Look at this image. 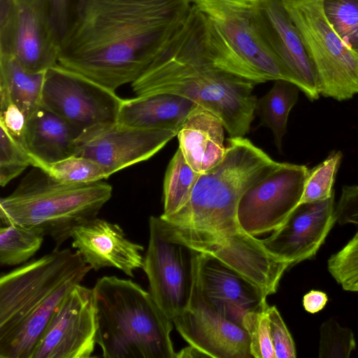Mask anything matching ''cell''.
Masks as SVG:
<instances>
[{"label": "cell", "mask_w": 358, "mask_h": 358, "mask_svg": "<svg viewBox=\"0 0 358 358\" xmlns=\"http://www.w3.org/2000/svg\"><path fill=\"white\" fill-rule=\"evenodd\" d=\"M191 7L190 0H79L58 64L115 92L144 73Z\"/></svg>", "instance_id": "6da1fadb"}, {"label": "cell", "mask_w": 358, "mask_h": 358, "mask_svg": "<svg viewBox=\"0 0 358 358\" xmlns=\"http://www.w3.org/2000/svg\"><path fill=\"white\" fill-rule=\"evenodd\" d=\"M256 85L217 59L206 19L192 3L181 27L131 87L137 96L169 93L190 99L218 116L229 137H244L255 117Z\"/></svg>", "instance_id": "7a4b0ae2"}, {"label": "cell", "mask_w": 358, "mask_h": 358, "mask_svg": "<svg viewBox=\"0 0 358 358\" xmlns=\"http://www.w3.org/2000/svg\"><path fill=\"white\" fill-rule=\"evenodd\" d=\"M96 343L104 358H176L173 322L135 282L115 275L93 287Z\"/></svg>", "instance_id": "3957f363"}, {"label": "cell", "mask_w": 358, "mask_h": 358, "mask_svg": "<svg viewBox=\"0 0 358 358\" xmlns=\"http://www.w3.org/2000/svg\"><path fill=\"white\" fill-rule=\"evenodd\" d=\"M112 191L102 180L64 182L34 166L10 194L1 199V222L41 229L59 250L78 226L96 217Z\"/></svg>", "instance_id": "277c9868"}, {"label": "cell", "mask_w": 358, "mask_h": 358, "mask_svg": "<svg viewBox=\"0 0 358 358\" xmlns=\"http://www.w3.org/2000/svg\"><path fill=\"white\" fill-rule=\"evenodd\" d=\"M190 1L206 19L208 42L220 62L248 75L259 84L285 80L298 86L258 29V0Z\"/></svg>", "instance_id": "5b68a950"}, {"label": "cell", "mask_w": 358, "mask_h": 358, "mask_svg": "<svg viewBox=\"0 0 358 358\" xmlns=\"http://www.w3.org/2000/svg\"><path fill=\"white\" fill-rule=\"evenodd\" d=\"M92 268L78 251L53 250L0 277V338L71 280L82 282Z\"/></svg>", "instance_id": "8992f818"}, {"label": "cell", "mask_w": 358, "mask_h": 358, "mask_svg": "<svg viewBox=\"0 0 358 358\" xmlns=\"http://www.w3.org/2000/svg\"><path fill=\"white\" fill-rule=\"evenodd\" d=\"M314 65L320 95L345 101L358 94V53L327 21L322 0H282Z\"/></svg>", "instance_id": "52a82bcc"}, {"label": "cell", "mask_w": 358, "mask_h": 358, "mask_svg": "<svg viewBox=\"0 0 358 358\" xmlns=\"http://www.w3.org/2000/svg\"><path fill=\"white\" fill-rule=\"evenodd\" d=\"M59 47L50 0H12L0 7V54L29 72L45 73L58 64Z\"/></svg>", "instance_id": "ba28073f"}, {"label": "cell", "mask_w": 358, "mask_h": 358, "mask_svg": "<svg viewBox=\"0 0 358 358\" xmlns=\"http://www.w3.org/2000/svg\"><path fill=\"white\" fill-rule=\"evenodd\" d=\"M148 226L142 268L148 280V292L173 322L190 306L196 252L171 240L162 229L159 217L150 216Z\"/></svg>", "instance_id": "9c48e42d"}, {"label": "cell", "mask_w": 358, "mask_h": 358, "mask_svg": "<svg viewBox=\"0 0 358 358\" xmlns=\"http://www.w3.org/2000/svg\"><path fill=\"white\" fill-rule=\"evenodd\" d=\"M122 99L60 64L45 73L41 103L79 134L95 124L117 120Z\"/></svg>", "instance_id": "30bf717a"}, {"label": "cell", "mask_w": 358, "mask_h": 358, "mask_svg": "<svg viewBox=\"0 0 358 358\" xmlns=\"http://www.w3.org/2000/svg\"><path fill=\"white\" fill-rule=\"evenodd\" d=\"M177 134L173 129H142L117 120L99 123L79 134L75 141L73 155L95 161L109 177L148 160Z\"/></svg>", "instance_id": "8fae6325"}, {"label": "cell", "mask_w": 358, "mask_h": 358, "mask_svg": "<svg viewBox=\"0 0 358 358\" xmlns=\"http://www.w3.org/2000/svg\"><path fill=\"white\" fill-rule=\"evenodd\" d=\"M308 169L282 163L243 194L238 217L243 228L254 236L281 227L299 205Z\"/></svg>", "instance_id": "7c38bea8"}, {"label": "cell", "mask_w": 358, "mask_h": 358, "mask_svg": "<svg viewBox=\"0 0 358 358\" xmlns=\"http://www.w3.org/2000/svg\"><path fill=\"white\" fill-rule=\"evenodd\" d=\"M93 289L78 284L64 298L32 358H89L96 343Z\"/></svg>", "instance_id": "4fadbf2b"}, {"label": "cell", "mask_w": 358, "mask_h": 358, "mask_svg": "<svg viewBox=\"0 0 358 358\" xmlns=\"http://www.w3.org/2000/svg\"><path fill=\"white\" fill-rule=\"evenodd\" d=\"M193 295L242 327L243 316L266 301L261 289L213 257L196 252Z\"/></svg>", "instance_id": "5bb4252c"}, {"label": "cell", "mask_w": 358, "mask_h": 358, "mask_svg": "<svg viewBox=\"0 0 358 358\" xmlns=\"http://www.w3.org/2000/svg\"><path fill=\"white\" fill-rule=\"evenodd\" d=\"M258 29L267 45L298 83L308 99L320 97L317 73L300 33L282 0H258Z\"/></svg>", "instance_id": "9a60e30c"}, {"label": "cell", "mask_w": 358, "mask_h": 358, "mask_svg": "<svg viewBox=\"0 0 358 358\" xmlns=\"http://www.w3.org/2000/svg\"><path fill=\"white\" fill-rule=\"evenodd\" d=\"M334 194L300 203L285 222L262 239L266 249L290 266L314 257L336 222Z\"/></svg>", "instance_id": "2e32d148"}, {"label": "cell", "mask_w": 358, "mask_h": 358, "mask_svg": "<svg viewBox=\"0 0 358 358\" xmlns=\"http://www.w3.org/2000/svg\"><path fill=\"white\" fill-rule=\"evenodd\" d=\"M173 323L189 345L204 357L252 358L243 327L225 319L195 295L189 308Z\"/></svg>", "instance_id": "e0dca14e"}, {"label": "cell", "mask_w": 358, "mask_h": 358, "mask_svg": "<svg viewBox=\"0 0 358 358\" xmlns=\"http://www.w3.org/2000/svg\"><path fill=\"white\" fill-rule=\"evenodd\" d=\"M71 238L72 247L94 271L112 267L134 277L143 266V245L129 240L117 224L95 217L78 226Z\"/></svg>", "instance_id": "ac0fdd59"}, {"label": "cell", "mask_w": 358, "mask_h": 358, "mask_svg": "<svg viewBox=\"0 0 358 358\" xmlns=\"http://www.w3.org/2000/svg\"><path fill=\"white\" fill-rule=\"evenodd\" d=\"M79 132L41 103L27 117L22 143L31 166L40 167L74 154Z\"/></svg>", "instance_id": "d6986e66"}, {"label": "cell", "mask_w": 358, "mask_h": 358, "mask_svg": "<svg viewBox=\"0 0 358 358\" xmlns=\"http://www.w3.org/2000/svg\"><path fill=\"white\" fill-rule=\"evenodd\" d=\"M224 127L218 116L196 104L177 134L186 162L202 174L219 164L224 157Z\"/></svg>", "instance_id": "ffe728a7"}, {"label": "cell", "mask_w": 358, "mask_h": 358, "mask_svg": "<svg viewBox=\"0 0 358 358\" xmlns=\"http://www.w3.org/2000/svg\"><path fill=\"white\" fill-rule=\"evenodd\" d=\"M196 105L190 99L169 93L137 96L122 99L117 121L138 128L178 131Z\"/></svg>", "instance_id": "44dd1931"}, {"label": "cell", "mask_w": 358, "mask_h": 358, "mask_svg": "<svg viewBox=\"0 0 358 358\" xmlns=\"http://www.w3.org/2000/svg\"><path fill=\"white\" fill-rule=\"evenodd\" d=\"M80 281L71 280L25 317L6 336L0 338V358H32L48 325L64 298Z\"/></svg>", "instance_id": "7402d4cb"}, {"label": "cell", "mask_w": 358, "mask_h": 358, "mask_svg": "<svg viewBox=\"0 0 358 358\" xmlns=\"http://www.w3.org/2000/svg\"><path fill=\"white\" fill-rule=\"evenodd\" d=\"M45 73L29 72L13 56L0 54V96L18 106L27 119L41 103Z\"/></svg>", "instance_id": "603a6c76"}, {"label": "cell", "mask_w": 358, "mask_h": 358, "mask_svg": "<svg viewBox=\"0 0 358 358\" xmlns=\"http://www.w3.org/2000/svg\"><path fill=\"white\" fill-rule=\"evenodd\" d=\"M299 90L297 85L289 81L277 80L266 94L257 99L255 113L261 124L271 130L279 151L287 132L289 114L297 102Z\"/></svg>", "instance_id": "cb8c5ba5"}, {"label": "cell", "mask_w": 358, "mask_h": 358, "mask_svg": "<svg viewBox=\"0 0 358 358\" xmlns=\"http://www.w3.org/2000/svg\"><path fill=\"white\" fill-rule=\"evenodd\" d=\"M45 236L38 228L16 224L0 228V265L12 266L24 264L41 248Z\"/></svg>", "instance_id": "d4e9b609"}, {"label": "cell", "mask_w": 358, "mask_h": 358, "mask_svg": "<svg viewBox=\"0 0 358 358\" xmlns=\"http://www.w3.org/2000/svg\"><path fill=\"white\" fill-rule=\"evenodd\" d=\"M200 176L189 166L178 148L164 175L162 215L173 213L188 201Z\"/></svg>", "instance_id": "484cf974"}, {"label": "cell", "mask_w": 358, "mask_h": 358, "mask_svg": "<svg viewBox=\"0 0 358 358\" xmlns=\"http://www.w3.org/2000/svg\"><path fill=\"white\" fill-rule=\"evenodd\" d=\"M38 168L52 178L67 183H90L108 178L103 169L95 161L76 155Z\"/></svg>", "instance_id": "4316f807"}, {"label": "cell", "mask_w": 358, "mask_h": 358, "mask_svg": "<svg viewBox=\"0 0 358 358\" xmlns=\"http://www.w3.org/2000/svg\"><path fill=\"white\" fill-rule=\"evenodd\" d=\"M322 8L333 29L358 53V0H322Z\"/></svg>", "instance_id": "83f0119b"}, {"label": "cell", "mask_w": 358, "mask_h": 358, "mask_svg": "<svg viewBox=\"0 0 358 358\" xmlns=\"http://www.w3.org/2000/svg\"><path fill=\"white\" fill-rule=\"evenodd\" d=\"M342 157L341 151L334 150L322 162L308 169L300 203L325 200L334 194L333 186Z\"/></svg>", "instance_id": "f1b7e54d"}, {"label": "cell", "mask_w": 358, "mask_h": 358, "mask_svg": "<svg viewBox=\"0 0 358 358\" xmlns=\"http://www.w3.org/2000/svg\"><path fill=\"white\" fill-rule=\"evenodd\" d=\"M268 307L266 301L243 317L242 327L249 337L253 358H275L271 337Z\"/></svg>", "instance_id": "f546056e"}, {"label": "cell", "mask_w": 358, "mask_h": 358, "mask_svg": "<svg viewBox=\"0 0 358 358\" xmlns=\"http://www.w3.org/2000/svg\"><path fill=\"white\" fill-rule=\"evenodd\" d=\"M327 268L344 290L358 292V231L342 249L329 257Z\"/></svg>", "instance_id": "4dcf8cb0"}, {"label": "cell", "mask_w": 358, "mask_h": 358, "mask_svg": "<svg viewBox=\"0 0 358 358\" xmlns=\"http://www.w3.org/2000/svg\"><path fill=\"white\" fill-rule=\"evenodd\" d=\"M355 348L354 334L350 329L341 327L334 319H329L320 326V358H348Z\"/></svg>", "instance_id": "1f68e13d"}, {"label": "cell", "mask_w": 358, "mask_h": 358, "mask_svg": "<svg viewBox=\"0 0 358 358\" xmlns=\"http://www.w3.org/2000/svg\"><path fill=\"white\" fill-rule=\"evenodd\" d=\"M0 128V184L4 187L31 165V160L23 145Z\"/></svg>", "instance_id": "d6a6232c"}, {"label": "cell", "mask_w": 358, "mask_h": 358, "mask_svg": "<svg viewBox=\"0 0 358 358\" xmlns=\"http://www.w3.org/2000/svg\"><path fill=\"white\" fill-rule=\"evenodd\" d=\"M268 313L275 358H295V344L280 312L275 306H269Z\"/></svg>", "instance_id": "836d02e7"}, {"label": "cell", "mask_w": 358, "mask_h": 358, "mask_svg": "<svg viewBox=\"0 0 358 358\" xmlns=\"http://www.w3.org/2000/svg\"><path fill=\"white\" fill-rule=\"evenodd\" d=\"M0 126L22 145L27 117L23 111L8 98L0 96Z\"/></svg>", "instance_id": "e575fe53"}, {"label": "cell", "mask_w": 358, "mask_h": 358, "mask_svg": "<svg viewBox=\"0 0 358 358\" xmlns=\"http://www.w3.org/2000/svg\"><path fill=\"white\" fill-rule=\"evenodd\" d=\"M335 215L339 224H352L358 228V185L343 187Z\"/></svg>", "instance_id": "d590c367"}, {"label": "cell", "mask_w": 358, "mask_h": 358, "mask_svg": "<svg viewBox=\"0 0 358 358\" xmlns=\"http://www.w3.org/2000/svg\"><path fill=\"white\" fill-rule=\"evenodd\" d=\"M79 0H50L52 21L60 41L69 27Z\"/></svg>", "instance_id": "8d00e7d4"}, {"label": "cell", "mask_w": 358, "mask_h": 358, "mask_svg": "<svg viewBox=\"0 0 358 358\" xmlns=\"http://www.w3.org/2000/svg\"><path fill=\"white\" fill-rule=\"evenodd\" d=\"M328 301L326 293L319 290H310L303 297V306L309 313H316L322 310Z\"/></svg>", "instance_id": "74e56055"}, {"label": "cell", "mask_w": 358, "mask_h": 358, "mask_svg": "<svg viewBox=\"0 0 358 358\" xmlns=\"http://www.w3.org/2000/svg\"><path fill=\"white\" fill-rule=\"evenodd\" d=\"M0 1H5V0H0Z\"/></svg>", "instance_id": "f35d334b"}]
</instances>
